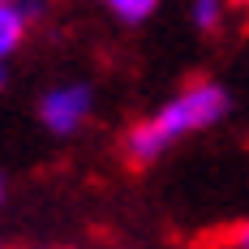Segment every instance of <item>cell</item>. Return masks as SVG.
I'll return each mask as SVG.
<instances>
[{"label": "cell", "instance_id": "1", "mask_svg": "<svg viewBox=\"0 0 249 249\" xmlns=\"http://www.w3.org/2000/svg\"><path fill=\"white\" fill-rule=\"evenodd\" d=\"M228 112H232V95H228L219 82H211V77L189 82V86L176 90L150 121H138L124 133V155H129V163H138V168H142V163H155L176 138L202 133V129L219 124Z\"/></svg>", "mask_w": 249, "mask_h": 249}, {"label": "cell", "instance_id": "2", "mask_svg": "<svg viewBox=\"0 0 249 249\" xmlns=\"http://www.w3.org/2000/svg\"><path fill=\"white\" fill-rule=\"evenodd\" d=\"M90 107H95V90L86 82H60V86H52L48 95L39 99V121H43L48 133L69 138V133H77L86 124Z\"/></svg>", "mask_w": 249, "mask_h": 249}, {"label": "cell", "instance_id": "3", "mask_svg": "<svg viewBox=\"0 0 249 249\" xmlns=\"http://www.w3.org/2000/svg\"><path fill=\"white\" fill-rule=\"evenodd\" d=\"M26 39V13L18 0H0V60H9Z\"/></svg>", "mask_w": 249, "mask_h": 249}, {"label": "cell", "instance_id": "4", "mask_svg": "<svg viewBox=\"0 0 249 249\" xmlns=\"http://www.w3.org/2000/svg\"><path fill=\"white\" fill-rule=\"evenodd\" d=\"M224 9H228V0H194V26L202 35H215L224 26Z\"/></svg>", "mask_w": 249, "mask_h": 249}, {"label": "cell", "instance_id": "5", "mask_svg": "<svg viewBox=\"0 0 249 249\" xmlns=\"http://www.w3.org/2000/svg\"><path fill=\"white\" fill-rule=\"evenodd\" d=\"M121 22H129V26H138V22H146L150 13L159 9V0H103Z\"/></svg>", "mask_w": 249, "mask_h": 249}, {"label": "cell", "instance_id": "6", "mask_svg": "<svg viewBox=\"0 0 249 249\" xmlns=\"http://www.w3.org/2000/svg\"><path fill=\"white\" fill-rule=\"evenodd\" d=\"M232 245H236V249H249V224L232 232Z\"/></svg>", "mask_w": 249, "mask_h": 249}, {"label": "cell", "instance_id": "7", "mask_svg": "<svg viewBox=\"0 0 249 249\" xmlns=\"http://www.w3.org/2000/svg\"><path fill=\"white\" fill-rule=\"evenodd\" d=\"M228 4H232V9H249V0H228Z\"/></svg>", "mask_w": 249, "mask_h": 249}, {"label": "cell", "instance_id": "8", "mask_svg": "<svg viewBox=\"0 0 249 249\" xmlns=\"http://www.w3.org/2000/svg\"><path fill=\"white\" fill-rule=\"evenodd\" d=\"M4 82H9V73H4V60H0V86H4Z\"/></svg>", "mask_w": 249, "mask_h": 249}, {"label": "cell", "instance_id": "9", "mask_svg": "<svg viewBox=\"0 0 249 249\" xmlns=\"http://www.w3.org/2000/svg\"><path fill=\"white\" fill-rule=\"evenodd\" d=\"M0 202H4V180H0Z\"/></svg>", "mask_w": 249, "mask_h": 249}, {"label": "cell", "instance_id": "10", "mask_svg": "<svg viewBox=\"0 0 249 249\" xmlns=\"http://www.w3.org/2000/svg\"><path fill=\"white\" fill-rule=\"evenodd\" d=\"M0 249H4V245H0Z\"/></svg>", "mask_w": 249, "mask_h": 249}]
</instances>
